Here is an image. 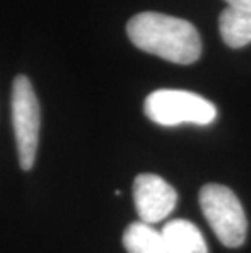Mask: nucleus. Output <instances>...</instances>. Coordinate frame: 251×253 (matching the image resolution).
I'll return each instance as SVG.
<instances>
[{
	"label": "nucleus",
	"mask_w": 251,
	"mask_h": 253,
	"mask_svg": "<svg viewBox=\"0 0 251 253\" xmlns=\"http://www.w3.org/2000/svg\"><path fill=\"white\" fill-rule=\"evenodd\" d=\"M12 120L17 139L18 159L23 170L35 165L39 139V103L35 88L26 75H18L12 88Z\"/></svg>",
	"instance_id": "nucleus-4"
},
{
	"label": "nucleus",
	"mask_w": 251,
	"mask_h": 253,
	"mask_svg": "<svg viewBox=\"0 0 251 253\" xmlns=\"http://www.w3.org/2000/svg\"><path fill=\"white\" fill-rule=\"evenodd\" d=\"M132 44L165 61L188 66L201 56V36L189 21L170 15L143 12L127 23Z\"/></svg>",
	"instance_id": "nucleus-1"
},
{
	"label": "nucleus",
	"mask_w": 251,
	"mask_h": 253,
	"mask_svg": "<svg viewBox=\"0 0 251 253\" xmlns=\"http://www.w3.org/2000/svg\"><path fill=\"white\" fill-rule=\"evenodd\" d=\"M143 111L160 126H207L217 118L215 105L204 96L186 90H157L145 98Z\"/></svg>",
	"instance_id": "nucleus-2"
},
{
	"label": "nucleus",
	"mask_w": 251,
	"mask_h": 253,
	"mask_svg": "<svg viewBox=\"0 0 251 253\" xmlns=\"http://www.w3.org/2000/svg\"><path fill=\"white\" fill-rule=\"evenodd\" d=\"M225 3H227V7L251 12V0H225Z\"/></svg>",
	"instance_id": "nucleus-9"
},
{
	"label": "nucleus",
	"mask_w": 251,
	"mask_h": 253,
	"mask_svg": "<svg viewBox=\"0 0 251 253\" xmlns=\"http://www.w3.org/2000/svg\"><path fill=\"white\" fill-rule=\"evenodd\" d=\"M178 201L175 188L162 176L142 173L134 180V204L141 222L157 224L173 212Z\"/></svg>",
	"instance_id": "nucleus-5"
},
{
	"label": "nucleus",
	"mask_w": 251,
	"mask_h": 253,
	"mask_svg": "<svg viewBox=\"0 0 251 253\" xmlns=\"http://www.w3.org/2000/svg\"><path fill=\"white\" fill-rule=\"evenodd\" d=\"M218 30L227 46L245 47L251 42V12L227 7L218 18Z\"/></svg>",
	"instance_id": "nucleus-7"
},
{
	"label": "nucleus",
	"mask_w": 251,
	"mask_h": 253,
	"mask_svg": "<svg viewBox=\"0 0 251 253\" xmlns=\"http://www.w3.org/2000/svg\"><path fill=\"white\" fill-rule=\"evenodd\" d=\"M122 244L127 253H167L162 230L145 222L131 224L122 235Z\"/></svg>",
	"instance_id": "nucleus-8"
},
{
	"label": "nucleus",
	"mask_w": 251,
	"mask_h": 253,
	"mask_svg": "<svg viewBox=\"0 0 251 253\" xmlns=\"http://www.w3.org/2000/svg\"><path fill=\"white\" fill-rule=\"evenodd\" d=\"M162 235L167 253H207L204 235L193 222L184 219L170 220L163 225Z\"/></svg>",
	"instance_id": "nucleus-6"
},
{
	"label": "nucleus",
	"mask_w": 251,
	"mask_h": 253,
	"mask_svg": "<svg viewBox=\"0 0 251 253\" xmlns=\"http://www.w3.org/2000/svg\"><path fill=\"white\" fill-rule=\"evenodd\" d=\"M201 209L217 239L225 247L237 249L247 239V216L242 203L230 188L206 185L199 193Z\"/></svg>",
	"instance_id": "nucleus-3"
}]
</instances>
